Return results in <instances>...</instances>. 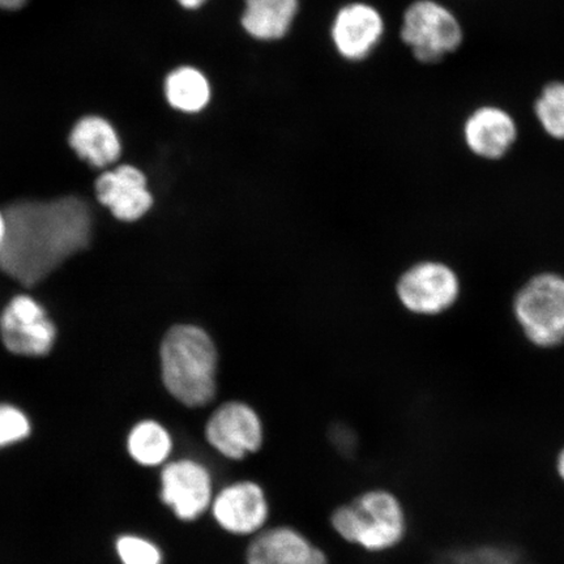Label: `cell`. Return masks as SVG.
<instances>
[{
    "label": "cell",
    "mask_w": 564,
    "mask_h": 564,
    "mask_svg": "<svg viewBox=\"0 0 564 564\" xmlns=\"http://www.w3.org/2000/svg\"><path fill=\"white\" fill-rule=\"evenodd\" d=\"M7 237L0 250V270L21 285L34 286L94 237L89 204L76 196L53 202L23 200L6 210Z\"/></svg>",
    "instance_id": "1"
},
{
    "label": "cell",
    "mask_w": 564,
    "mask_h": 564,
    "mask_svg": "<svg viewBox=\"0 0 564 564\" xmlns=\"http://www.w3.org/2000/svg\"><path fill=\"white\" fill-rule=\"evenodd\" d=\"M161 376L169 393L187 408H204L217 394V350L206 330L180 324L161 343Z\"/></svg>",
    "instance_id": "2"
},
{
    "label": "cell",
    "mask_w": 564,
    "mask_h": 564,
    "mask_svg": "<svg viewBox=\"0 0 564 564\" xmlns=\"http://www.w3.org/2000/svg\"><path fill=\"white\" fill-rule=\"evenodd\" d=\"M329 527L345 544L370 554H383L399 547L409 533L403 500L386 488L358 492L338 505L329 514Z\"/></svg>",
    "instance_id": "3"
},
{
    "label": "cell",
    "mask_w": 564,
    "mask_h": 564,
    "mask_svg": "<svg viewBox=\"0 0 564 564\" xmlns=\"http://www.w3.org/2000/svg\"><path fill=\"white\" fill-rule=\"evenodd\" d=\"M512 312L527 340L541 349L564 344V276L541 272L521 286L512 301Z\"/></svg>",
    "instance_id": "4"
},
{
    "label": "cell",
    "mask_w": 564,
    "mask_h": 564,
    "mask_svg": "<svg viewBox=\"0 0 564 564\" xmlns=\"http://www.w3.org/2000/svg\"><path fill=\"white\" fill-rule=\"evenodd\" d=\"M218 486L214 469L203 458L181 456L161 468L160 499L181 523L208 517Z\"/></svg>",
    "instance_id": "5"
},
{
    "label": "cell",
    "mask_w": 564,
    "mask_h": 564,
    "mask_svg": "<svg viewBox=\"0 0 564 564\" xmlns=\"http://www.w3.org/2000/svg\"><path fill=\"white\" fill-rule=\"evenodd\" d=\"M401 40L411 47L415 59L433 65L460 48L464 30L447 6L436 0H415L404 12Z\"/></svg>",
    "instance_id": "6"
},
{
    "label": "cell",
    "mask_w": 564,
    "mask_h": 564,
    "mask_svg": "<svg viewBox=\"0 0 564 564\" xmlns=\"http://www.w3.org/2000/svg\"><path fill=\"white\" fill-rule=\"evenodd\" d=\"M208 517L223 533L251 540L271 525V498L258 479H232L218 486Z\"/></svg>",
    "instance_id": "7"
},
{
    "label": "cell",
    "mask_w": 564,
    "mask_h": 564,
    "mask_svg": "<svg viewBox=\"0 0 564 564\" xmlns=\"http://www.w3.org/2000/svg\"><path fill=\"white\" fill-rule=\"evenodd\" d=\"M203 436L212 453L223 460L242 463L262 453L265 429L256 408L232 400L210 413Z\"/></svg>",
    "instance_id": "8"
},
{
    "label": "cell",
    "mask_w": 564,
    "mask_h": 564,
    "mask_svg": "<svg viewBox=\"0 0 564 564\" xmlns=\"http://www.w3.org/2000/svg\"><path fill=\"white\" fill-rule=\"evenodd\" d=\"M462 294V281L453 267L426 260L409 268L398 282V295L409 312L441 315L453 308Z\"/></svg>",
    "instance_id": "9"
},
{
    "label": "cell",
    "mask_w": 564,
    "mask_h": 564,
    "mask_svg": "<svg viewBox=\"0 0 564 564\" xmlns=\"http://www.w3.org/2000/svg\"><path fill=\"white\" fill-rule=\"evenodd\" d=\"M0 337L13 355L44 357L54 347L56 328L40 302L31 295L19 294L0 316Z\"/></svg>",
    "instance_id": "10"
},
{
    "label": "cell",
    "mask_w": 564,
    "mask_h": 564,
    "mask_svg": "<svg viewBox=\"0 0 564 564\" xmlns=\"http://www.w3.org/2000/svg\"><path fill=\"white\" fill-rule=\"evenodd\" d=\"M245 564H330L321 545L300 528L270 525L257 538L249 540L245 550Z\"/></svg>",
    "instance_id": "11"
},
{
    "label": "cell",
    "mask_w": 564,
    "mask_h": 564,
    "mask_svg": "<svg viewBox=\"0 0 564 564\" xmlns=\"http://www.w3.org/2000/svg\"><path fill=\"white\" fill-rule=\"evenodd\" d=\"M464 143L475 156L502 160L509 154L519 138L518 123L511 112L497 105H482L465 119Z\"/></svg>",
    "instance_id": "12"
},
{
    "label": "cell",
    "mask_w": 564,
    "mask_h": 564,
    "mask_svg": "<svg viewBox=\"0 0 564 564\" xmlns=\"http://www.w3.org/2000/svg\"><path fill=\"white\" fill-rule=\"evenodd\" d=\"M95 187L97 200L124 223L140 220L153 206L147 176L135 166L122 165L106 171Z\"/></svg>",
    "instance_id": "13"
},
{
    "label": "cell",
    "mask_w": 564,
    "mask_h": 564,
    "mask_svg": "<svg viewBox=\"0 0 564 564\" xmlns=\"http://www.w3.org/2000/svg\"><path fill=\"white\" fill-rule=\"evenodd\" d=\"M384 21L378 10L364 3H352L337 13L333 39L337 52L349 61H362L382 40Z\"/></svg>",
    "instance_id": "14"
},
{
    "label": "cell",
    "mask_w": 564,
    "mask_h": 564,
    "mask_svg": "<svg viewBox=\"0 0 564 564\" xmlns=\"http://www.w3.org/2000/svg\"><path fill=\"white\" fill-rule=\"evenodd\" d=\"M69 145L90 166L108 167L122 153V143L109 121L98 116L83 117L69 133Z\"/></svg>",
    "instance_id": "15"
},
{
    "label": "cell",
    "mask_w": 564,
    "mask_h": 564,
    "mask_svg": "<svg viewBox=\"0 0 564 564\" xmlns=\"http://www.w3.org/2000/svg\"><path fill=\"white\" fill-rule=\"evenodd\" d=\"M299 0H245L243 30L260 41H276L291 30Z\"/></svg>",
    "instance_id": "16"
},
{
    "label": "cell",
    "mask_w": 564,
    "mask_h": 564,
    "mask_svg": "<svg viewBox=\"0 0 564 564\" xmlns=\"http://www.w3.org/2000/svg\"><path fill=\"white\" fill-rule=\"evenodd\" d=\"M127 449L141 467L162 468L173 458L174 438L159 421L143 420L132 427Z\"/></svg>",
    "instance_id": "17"
},
{
    "label": "cell",
    "mask_w": 564,
    "mask_h": 564,
    "mask_svg": "<svg viewBox=\"0 0 564 564\" xmlns=\"http://www.w3.org/2000/svg\"><path fill=\"white\" fill-rule=\"evenodd\" d=\"M165 96L175 110L196 115L206 109L210 101V84L199 69L180 67L167 75Z\"/></svg>",
    "instance_id": "18"
},
{
    "label": "cell",
    "mask_w": 564,
    "mask_h": 564,
    "mask_svg": "<svg viewBox=\"0 0 564 564\" xmlns=\"http://www.w3.org/2000/svg\"><path fill=\"white\" fill-rule=\"evenodd\" d=\"M533 110L546 135L564 141V82L547 83L535 98Z\"/></svg>",
    "instance_id": "19"
},
{
    "label": "cell",
    "mask_w": 564,
    "mask_h": 564,
    "mask_svg": "<svg viewBox=\"0 0 564 564\" xmlns=\"http://www.w3.org/2000/svg\"><path fill=\"white\" fill-rule=\"evenodd\" d=\"M117 553L123 564H164V553L151 540L126 534L117 541Z\"/></svg>",
    "instance_id": "20"
},
{
    "label": "cell",
    "mask_w": 564,
    "mask_h": 564,
    "mask_svg": "<svg viewBox=\"0 0 564 564\" xmlns=\"http://www.w3.org/2000/svg\"><path fill=\"white\" fill-rule=\"evenodd\" d=\"M31 434V422L19 408L0 404V448L24 441Z\"/></svg>",
    "instance_id": "21"
},
{
    "label": "cell",
    "mask_w": 564,
    "mask_h": 564,
    "mask_svg": "<svg viewBox=\"0 0 564 564\" xmlns=\"http://www.w3.org/2000/svg\"><path fill=\"white\" fill-rule=\"evenodd\" d=\"M328 440L334 448L344 457H352L358 449V438L355 430L347 425H335L329 429Z\"/></svg>",
    "instance_id": "22"
},
{
    "label": "cell",
    "mask_w": 564,
    "mask_h": 564,
    "mask_svg": "<svg viewBox=\"0 0 564 564\" xmlns=\"http://www.w3.org/2000/svg\"><path fill=\"white\" fill-rule=\"evenodd\" d=\"M28 0H0V10L17 11L23 9Z\"/></svg>",
    "instance_id": "23"
},
{
    "label": "cell",
    "mask_w": 564,
    "mask_h": 564,
    "mask_svg": "<svg viewBox=\"0 0 564 564\" xmlns=\"http://www.w3.org/2000/svg\"><path fill=\"white\" fill-rule=\"evenodd\" d=\"M183 9L186 10H197L200 9L202 6L206 4L208 0H176Z\"/></svg>",
    "instance_id": "24"
},
{
    "label": "cell",
    "mask_w": 564,
    "mask_h": 564,
    "mask_svg": "<svg viewBox=\"0 0 564 564\" xmlns=\"http://www.w3.org/2000/svg\"><path fill=\"white\" fill-rule=\"evenodd\" d=\"M555 470L556 475H558L564 482V447L560 451L558 455H556Z\"/></svg>",
    "instance_id": "25"
},
{
    "label": "cell",
    "mask_w": 564,
    "mask_h": 564,
    "mask_svg": "<svg viewBox=\"0 0 564 564\" xmlns=\"http://www.w3.org/2000/svg\"><path fill=\"white\" fill-rule=\"evenodd\" d=\"M6 237H7L6 212L0 210V250H2V247L6 242Z\"/></svg>",
    "instance_id": "26"
}]
</instances>
